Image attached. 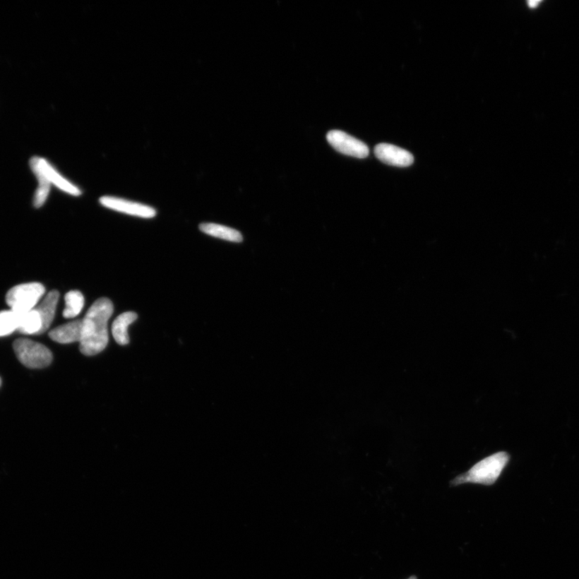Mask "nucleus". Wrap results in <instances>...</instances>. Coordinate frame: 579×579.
I'll return each instance as SVG.
<instances>
[{
    "label": "nucleus",
    "instance_id": "f03ea898",
    "mask_svg": "<svg viewBox=\"0 0 579 579\" xmlns=\"http://www.w3.org/2000/svg\"><path fill=\"white\" fill-rule=\"evenodd\" d=\"M511 460V455L506 451H498L479 461L465 472L459 474L450 482V486L465 484L494 485L501 477L503 469Z\"/></svg>",
    "mask_w": 579,
    "mask_h": 579
},
{
    "label": "nucleus",
    "instance_id": "9d476101",
    "mask_svg": "<svg viewBox=\"0 0 579 579\" xmlns=\"http://www.w3.org/2000/svg\"><path fill=\"white\" fill-rule=\"evenodd\" d=\"M59 297V292L57 291H52L46 295L42 302L35 309L38 311L42 323V330H40V335L47 331L51 323H53Z\"/></svg>",
    "mask_w": 579,
    "mask_h": 579
},
{
    "label": "nucleus",
    "instance_id": "dca6fc26",
    "mask_svg": "<svg viewBox=\"0 0 579 579\" xmlns=\"http://www.w3.org/2000/svg\"><path fill=\"white\" fill-rule=\"evenodd\" d=\"M20 316L13 311H0V338L18 331Z\"/></svg>",
    "mask_w": 579,
    "mask_h": 579
},
{
    "label": "nucleus",
    "instance_id": "f257e3e1",
    "mask_svg": "<svg viewBox=\"0 0 579 579\" xmlns=\"http://www.w3.org/2000/svg\"><path fill=\"white\" fill-rule=\"evenodd\" d=\"M114 312V305L107 298L95 301L83 320L80 351L85 356H95L106 349L109 337L107 324Z\"/></svg>",
    "mask_w": 579,
    "mask_h": 579
},
{
    "label": "nucleus",
    "instance_id": "20e7f679",
    "mask_svg": "<svg viewBox=\"0 0 579 579\" xmlns=\"http://www.w3.org/2000/svg\"><path fill=\"white\" fill-rule=\"evenodd\" d=\"M13 347L18 360L28 368L43 369L53 361V354L47 347L31 340H16Z\"/></svg>",
    "mask_w": 579,
    "mask_h": 579
},
{
    "label": "nucleus",
    "instance_id": "4468645a",
    "mask_svg": "<svg viewBox=\"0 0 579 579\" xmlns=\"http://www.w3.org/2000/svg\"><path fill=\"white\" fill-rule=\"evenodd\" d=\"M18 331L23 334L40 335L42 328V320H40L38 311L36 309L29 311L26 314L19 315Z\"/></svg>",
    "mask_w": 579,
    "mask_h": 579
},
{
    "label": "nucleus",
    "instance_id": "9b49d317",
    "mask_svg": "<svg viewBox=\"0 0 579 579\" xmlns=\"http://www.w3.org/2000/svg\"><path fill=\"white\" fill-rule=\"evenodd\" d=\"M40 164L46 174V176H47L49 179L50 183L54 184L56 188L61 189L63 192H66L74 196H78L82 194V191L67 181L66 178H64L47 160L40 157Z\"/></svg>",
    "mask_w": 579,
    "mask_h": 579
},
{
    "label": "nucleus",
    "instance_id": "f3484780",
    "mask_svg": "<svg viewBox=\"0 0 579 579\" xmlns=\"http://www.w3.org/2000/svg\"><path fill=\"white\" fill-rule=\"evenodd\" d=\"M541 2L538 1V0H532V1L527 2L528 4L529 7L531 8H535L537 7V5L539 4Z\"/></svg>",
    "mask_w": 579,
    "mask_h": 579
},
{
    "label": "nucleus",
    "instance_id": "0eeeda50",
    "mask_svg": "<svg viewBox=\"0 0 579 579\" xmlns=\"http://www.w3.org/2000/svg\"><path fill=\"white\" fill-rule=\"evenodd\" d=\"M374 153L382 163L395 167H409L414 163V156L407 150L388 143L376 145Z\"/></svg>",
    "mask_w": 579,
    "mask_h": 579
},
{
    "label": "nucleus",
    "instance_id": "2eb2a0df",
    "mask_svg": "<svg viewBox=\"0 0 579 579\" xmlns=\"http://www.w3.org/2000/svg\"><path fill=\"white\" fill-rule=\"evenodd\" d=\"M66 308L63 311V316L66 318L76 317L82 311L85 298L82 292L71 291L66 294Z\"/></svg>",
    "mask_w": 579,
    "mask_h": 579
},
{
    "label": "nucleus",
    "instance_id": "a211bd4d",
    "mask_svg": "<svg viewBox=\"0 0 579 579\" xmlns=\"http://www.w3.org/2000/svg\"><path fill=\"white\" fill-rule=\"evenodd\" d=\"M408 579H418V578H417L416 576H412V577L409 578Z\"/></svg>",
    "mask_w": 579,
    "mask_h": 579
},
{
    "label": "nucleus",
    "instance_id": "6e6552de",
    "mask_svg": "<svg viewBox=\"0 0 579 579\" xmlns=\"http://www.w3.org/2000/svg\"><path fill=\"white\" fill-rule=\"evenodd\" d=\"M83 321L69 322L57 327L49 333V338L60 344L80 342L82 339Z\"/></svg>",
    "mask_w": 579,
    "mask_h": 579
},
{
    "label": "nucleus",
    "instance_id": "423d86ee",
    "mask_svg": "<svg viewBox=\"0 0 579 579\" xmlns=\"http://www.w3.org/2000/svg\"><path fill=\"white\" fill-rule=\"evenodd\" d=\"M100 204L119 213L129 214L142 218H153L156 216V210L153 207L141 204L123 198H115V196H105L100 199Z\"/></svg>",
    "mask_w": 579,
    "mask_h": 579
},
{
    "label": "nucleus",
    "instance_id": "39448f33",
    "mask_svg": "<svg viewBox=\"0 0 579 579\" xmlns=\"http://www.w3.org/2000/svg\"><path fill=\"white\" fill-rule=\"evenodd\" d=\"M328 142L338 153L359 159L368 157L369 149L366 144L340 131H331L327 135Z\"/></svg>",
    "mask_w": 579,
    "mask_h": 579
},
{
    "label": "nucleus",
    "instance_id": "6ab92c4d",
    "mask_svg": "<svg viewBox=\"0 0 579 579\" xmlns=\"http://www.w3.org/2000/svg\"><path fill=\"white\" fill-rule=\"evenodd\" d=\"M0 386H1V378H0Z\"/></svg>",
    "mask_w": 579,
    "mask_h": 579
},
{
    "label": "nucleus",
    "instance_id": "7ed1b4c3",
    "mask_svg": "<svg viewBox=\"0 0 579 579\" xmlns=\"http://www.w3.org/2000/svg\"><path fill=\"white\" fill-rule=\"evenodd\" d=\"M44 293L45 288L42 283H24L11 288L6 297V301L11 311L22 315L36 309Z\"/></svg>",
    "mask_w": 579,
    "mask_h": 579
},
{
    "label": "nucleus",
    "instance_id": "f8f14e48",
    "mask_svg": "<svg viewBox=\"0 0 579 579\" xmlns=\"http://www.w3.org/2000/svg\"><path fill=\"white\" fill-rule=\"evenodd\" d=\"M136 312L127 311L119 315L113 323V337L119 345H126L129 343V327L137 320Z\"/></svg>",
    "mask_w": 579,
    "mask_h": 579
},
{
    "label": "nucleus",
    "instance_id": "ddd939ff",
    "mask_svg": "<svg viewBox=\"0 0 579 579\" xmlns=\"http://www.w3.org/2000/svg\"><path fill=\"white\" fill-rule=\"evenodd\" d=\"M199 229L208 235L229 241L241 242L243 237L239 231L214 223H203Z\"/></svg>",
    "mask_w": 579,
    "mask_h": 579
},
{
    "label": "nucleus",
    "instance_id": "1a4fd4ad",
    "mask_svg": "<svg viewBox=\"0 0 579 579\" xmlns=\"http://www.w3.org/2000/svg\"><path fill=\"white\" fill-rule=\"evenodd\" d=\"M30 167L38 181V187L34 195L33 205L36 208H40L43 206L45 201L48 199L51 183L43 171L42 166H40V157L35 156V157L30 160Z\"/></svg>",
    "mask_w": 579,
    "mask_h": 579
}]
</instances>
